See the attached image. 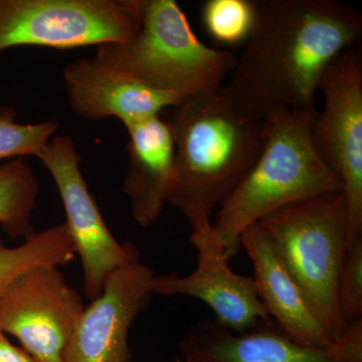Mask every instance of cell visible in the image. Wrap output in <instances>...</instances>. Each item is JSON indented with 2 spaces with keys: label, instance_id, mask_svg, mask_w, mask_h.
I'll return each mask as SVG.
<instances>
[{
  "label": "cell",
  "instance_id": "obj_1",
  "mask_svg": "<svg viewBox=\"0 0 362 362\" xmlns=\"http://www.w3.org/2000/svg\"><path fill=\"white\" fill-rule=\"evenodd\" d=\"M361 35V16L349 4L259 0L226 87L262 120L275 111L315 108L326 69Z\"/></svg>",
  "mask_w": 362,
  "mask_h": 362
},
{
  "label": "cell",
  "instance_id": "obj_2",
  "mask_svg": "<svg viewBox=\"0 0 362 362\" xmlns=\"http://www.w3.org/2000/svg\"><path fill=\"white\" fill-rule=\"evenodd\" d=\"M173 109L175 170L168 204L192 230L213 225L211 214L240 185L258 158L264 120L226 86Z\"/></svg>",
  "mask_w": 362,
  "mask_h": 362
},
{
  "label": "cell",
  "instance_id": "obj_3",
  "mask_svg": "<svg viewBox=\"0 0 362 362\" xmlns=\"http://www.w3.org/2000/svg\"><path fill=\"white\" fill-rule=\"evenodd\" d=\"M316 108L279 110L264 119L263 145L240 185L218 206L214 232L232 259L250 226L282 207L343 190L312 140Z\"/></svg>",
  "mask_w": 362,
  "mask_h": 362
},
{
  "label": "cell",
  "instance_id": "obj_4",
  "mask_svg": "<svg viewBox=\"0 0 362 362\" xmlns=\"http://www.w3.org/2000/svg\"><path fill=\"white\" fill-rule=\"evenodd\" d=\"M141 28L132 40L98 45L94 59L180 104L223 87L237 64L195 35L175 0H135Z\"/></svg>",
  "mask_w": 362,
  "mask_h": 362
},
{
  "label": "cell",
  "instance_id": "obj_5",
  "mask_svg": "<svg viewBox=\"0 0 362 362\" xmlns=\"http://www.w3.org/2000/svg\"><path fill=\"white\" fill-rule=\"evenodd\" d=\"M257 223L332 340L339 337L347 325L337 302L349 232L343 190L282 207Z\"/></svg>",
  "mask_w": 362,
  "mask_h": 362
},
{
  "label": "cell",
  "instance_id": "obj_6",
  "mask_svg": "<svg viewBox=\"0 0 362 362\" xmlns=\"http://www.w3.org/2000/svg\"><path fill=\"white\" fill-rule=\"evenodd\" d=\"M140 28L135 0H0V54L126 42Z\"/></svg>",
  "mask_w": 362,
  "mask_h": 362
},
{
  "label": "cell",
  "instance_id": "obj_7",
  "mask_svg": "<svg viewBox=\"0 0 362 362\" xmlns=\"http://www.w3.org/2000/svg\"><path fill=\"white\" fill-rule=\"evenodd\" d=\"M321 112L312 121L314 146L343 183L349 211L347 247L362 235V51L351 45L331 62L321 80Z\"/></svg>",
  "mask_w": 362,
  "mask_h": 362
},
{
  "label": "cell",
  "instance_id": "obj_8",
  "mask_svg": "<svg viewBox=\"0 0 362 362\" xmlns=\"http://www.w3.org/2000/svg\"><path fill=\"white\" fill-rule=\"evenodd\" d=\"M85 310L59 267H32L0 293V331L13 335L37 362H63Z\"/></svg>",
  "mask_w": 362,
  "mask_h": 362
},
{
  "label": "cell",
  "instance_id": "obj_9",
  "mask_svg": "<svg viewBox=\"0 0 362 362\" xmlns=\"http://www.w3.org/2000/svg\"><path fill=\"white\" fill-rule=\"evenodd\" d=\"M39 159L54 178L66 213L65 225L83 268L85 296L90 302L101 296L109 275L139 261L137 247L120 244L112 235L80 170L81 157L69 136H54Z\"/></svg>",
  "mask_w": 362,
  "mask_h": 362
},
{
  "label": "cell",
  "instance_id": "obj_10",
  "mask_svg": "<svg viewBox=\"0 0 362 362\" xmlns=\"http://www.w3.org/2000/svg\"><path fill=\"white\" fill-rule=\"evenodd\" d=\"M189 242L197 251V268L185 277L154 275L152 292L162 296H187L206 304L214 320L233 332H246L271 319L259 301L254 279L235 273L214 226L192 230Z\"/></svg>",
  "mask_w": 362,
  "mask_h": 362
},
{
  "label": "cell",
  "instance_id": "obj_11",
  "mask_svg": "<svg viewBox=\"0 0 362 362\" xmlns=\"http://www.w3.org/2000/svg\"><path fill=\"white\" fill-rule=\"evenodd\" d=\"M154 275L140 261L112 272L101 296L83 312L63 362H131L128 332L151 301Z\"/></svg>",
  "mask_w": 362,
  "mask_h": 362
},
{
  "label": "cell",
  "instance_id": "obj_12",
  "mask_svg": "<svg viewBox=\"0 0 362 362\" xmlns=\"http://www.w3.org/2000/svg\"><path fill=\"white\" fill-rule=\"evenodd\" d=\"M71 110L81 118L100 121L117 118L124 127L160 115L180 102L94 58H81L64 69Z\"/></svg>",
  "mask_w": 362,
  "mask_h": 362
},
{
  "label": "cell",
  "instance_id": "obj_13",
  "mask_svg": "<svg viewBox=\"0 0 362 362\" xmlns=\"http://www.w3.org/2000/svg\"><path fill=\"white\" fill-rule=\"evenodd\" d=\"M240 245L251 259L257 294L272 320L298 344L327 347L332 338L258 223L243 232Z\"/></svg>",
  "mask_w": 362,
  "mask_h": 362
},
{
  "label": "cell",
  "instance_id": "obj_14",
  "mask_svg": "<svg viewBox=\"0 0 362 362\" xmlns=\"http://www.w3.org/2000/svg\"><path fill=\"white\" fill-rule=\"evenodd\" d=\"M183 357L194 362H338L325 349L293 341L272 319L246 332L202 319L181 339Z\"/></svg>",
  "mask_w": 362,
  "mask_h": 362
},
{
  "label": "cell",
  "instance_id": "obj_15",
  "mask_svg": "<svg viewBox=\"0 0 362 362\" xmlns=\"http://www.w3.org/2000/svg\"><path fill=\"white\" fill-rule=\"evenodd\" d=\"M128 161L122 183L131 214L143 228L158 221L175 170V136L160 115L126 126Z\"/></svg>",
  "mask_w": 362,
  "mask_h": 362
},
{
  "label": "cell",
  "instance_id": "obj_16",
  "mask_svg": "<svg viewBox=\"0 0 362 362\" xmlns=\"http://www.w3.org/2000/svg\"><path fill=\"white\" fill-rule=\"evenodd\" d=\"M76 255L65 223L33 233L18 247H6L0 239V293L32 267L66 265Z\"/></svg>",
  "mask_w": 362,
  "mask_h": 362
},
{
  "label": "cell",
  "instance_id": "obj_17",
  "mask_svg": "<svg viewBox=\"0 0 362 362\" xmlns=\"http://www.w3.org/2000/svg\"><path fill=\"white\" fill-rule=\"evenodd\" d=\"M39 192V180L25 158L0 165V226L7 235L25 240L35 232L32 214Z\"/></svg>",
  "mask_w": 362,
  "mask_h": 362
},
{
  "label": "cell",
  "instance_id": "obj_18",
  "mask_svg": "<svg viewBox=\"0 0 362 362\" xmlns=\"http://www.w3.org/2000/svg\"><path fill=\"white\" fill-rule=\"evenodd\" d=\"M207 32L221 44L235 45L247 42L256 20V1L207 0L202 6Z\"/></svg>",
  "mask_w": 362,
  "mask_h": 362
},
{
  "label": "cell",
  "instance_id": "obj_19",
  "mask_svg": "<svg viewBox=\"0 0 362 362\" xmlns=\"http://www.w3.org/2000/svg\"><path fill=\"white\" fill-rule=\"evenodd\" d=\"M16 112L0 108V161L4 159L35 156L54 137L59 128L56 119L35 124H21L14 121Z\"/></svg>",
  "mask_w": 362,
  "mask_h": 362
},
{
  "label": "cell",
  "instance_id": "obj_20",
  "mask_svg": "<svg viewBox=\"0 0 362 362\" xmlns=\"http://www.w3.org/2000/svg\"><path fill=\"white\" fill-rule=\"evenodd\" d=\"M337 302L345 322L362 320V235L345 252L338 276Z\"/></svg>",
  "mask_w": 362,
  "mask_h": 362
},
{
  "label": "cell",
  "instance_id": "obj_21",
  "mask_svg": "<svg viewBox=\"0 0 362 362\" xmlns=\"http://www.w3.org/2000/svg\"><path fill=\"white\" fill-rule=\"evenodd\" d=\"M325 349L338 362H362V320L347 323Z\"/></svg>",
  "mask_w": 362,
  "mask_h": 362
},
{
  "label": "cell",
  "instance_id": "obj_22",
  "mask_svg": "<svg viewBox=\"0 0 362 362\" xmlns=\"http://www.w3.org/2000/svg\"><path fill=\"white\" fill-rule=\"evenodd\" d=\"M0 362H37L21 347L16 346L0 331Z\"/></svg>",
  "mask_w": 362,
  "mask_h": 362
},
{
  "label": "cell",
  "instance_id": "obj_23",
  "mask_svg": "<svg viewBox=\"0 0 362 362\" xmlns=\"http://www.w3.org/2000/svg\"><path fill=\"white\" fill-rule=\"evenodd\" d=\"M175 362H194L192 359L187 358V357H183L182 358L176 359Z\"/></svg>",
  "mask_w": 362,
  "mask_h": 362
}]
</instances>
